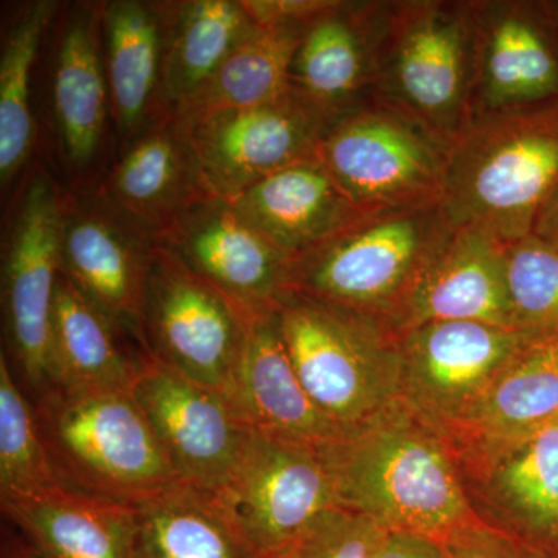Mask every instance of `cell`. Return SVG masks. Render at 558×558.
I'll return each instance as SVG.
<instances>
[{
  "label": "cell",
  "instance_id": "cell-17",
  "mask_svg": "<svg viewBox=\"0 0 558 558\" xmlns=\"http://www.w3.org/2000/svg\"><path fill=\"white\" fill-rule=\"evenodd\" d=\"M154 242L128 226L98 197L65 201L62 274L145 349L143 300Z\"/></svg>",
  "mask_w": 558,
  "mask_h": 558
},
{
  "label": "cell",
  "instance_id": "cell-15",
  "mask_svg": "<svg viewBox=\"0 0 558 558\" xmlns=\"http://www.w3.org/2000/svg\"><path fill=\"white\" fill-rule=\"evenodd\" d=\"M473 117L556 105L558 32L543 0H473Z\"/></svg>",
  "mask_w": 558,
  "mask_h": 558
},
{
  "label": "cell",
  "instance_id": "cell-28",
  "mask_svg": "<svg viewBox=\"0 0 558 558\" xmlns=\"http://www.w3.org/2000/svg\"><path fill=\"white\" fill-rule=\"evenodd\" d=\"M134 510L137 558H264L211 492L175 484Z\"/></svg>",
  "mask_w": 558,
  "mask_h": 558
},
{
  "label": "cell",
  "instance_id": "cell-2",
  "mask_svg": "<svg viewBox=\"0 0 558 558\" xmlns=\"http://www.w3.org/2000/svg\"><path fill=\"white\" fill-rule=\"evenodd\" d=\"M558 180V102L476 117L450 146L439 205L454 229L531 236Z\"/></svg>",
  "mask_w": 558,
  "mask_h": 558
},
{
  "label": "cell",
  "instance_id": "cell-5",
  "mask_svg": "<svg viewBox=\"0 0 558 558\" xmlns=\"http://www.w3.org/2000/svg\"><path fill=\"white\" fill-rule=\"evenodd\" d=\"M473 0H395L376 105L450 146L472 126Z\"/></svg>",
  "mask_w": 558,
  "mask_h": 558
},
{
  "label": "cell",
  "instance_id": "cell-29",
  "mask_svg": "<svg viewBox=\"0 0 558 558\" xmlns=\"http://www.w3.org/2000/svg\"><path fill=\"white\" fill-rule=\"evenodd\" d=\"M311 22L259 24L172 117L189 124L220 110L256 108L284 98L293 57Z\"/></svg>",
  "mask_w": 558,
  "mask_h": 558
},
{
  "label": "cell",
  "instance_id": "cell-22",
  "mask_svg": "<svg viewBox=\"0 0 558 558\" xmlns=\"http://www.w3.org/2000/svg\"><path fill=\"white\" fill-rule=\"evenodd\" d=\"M230 204L290 260L318 248L368 215L349 199L317 157L282 168Z\"/></svg>",
  "mask_w": 558,
  "mask_h": 558
},
{
  "label": "cell",
  "instance_id": "cell-21",
  "mask_svg": "<svg viewBox=\"0 0 558 558\" xmlns=\"http://www.w3.org/2000/svg\"><path fill=\"white\" fill-rule=\"evenodd\" d=\"M101 31L110 112L121 138L130 146L172 117L163 100V2L102 3Z\"/></svg>",
  "mask_w": 558,
  "mask_h": 558
},
{
  "label": "cell",
  "instance_id": "cell-39",
  "mask_svg": "<svg viewBox=\"0 0 558 558\" xmlns=\"http://www.w3.org/2000/svg\"><path fill=\"white\" fill-rule=\"evenodd\" d=\"M2 558H40L38 554L31 548L27 542L21 537V539H14L9 545L3 546Z\"/></svg>",
  "mask_w": 558,
  "mask_h": 558
},
{
  "label": "cell",
  "instance_id": "cell-24",
  "mask_svg": "<svg viewBox=\"0 0 558 558\" xmlns=\"http://www.w3.org/2000/svg\"><path fill=\"white\" fill-rule=\"evenodd\" d=\"M102 3H83L62 25L53 75V110L61 148L73 168L97 157L110 109Z\"/></svg>",
  "mask_w": 558,
  "mask_h": 558
},
{
  "label": "cell",
  "instance_id": "cell-10",
  "mask_svg": "<svg viewBox=\"0 0 558 558\" xmlns=\"http://www.w3.org/2000/svg\"><path fill=\"white\" fill-rule=\"evenodd\" d=\"M65 201L49 172L33 171L17 197L3 255L10 347L36 398L51 388V314L62 270Z\"/></svg>",
  "mask_w": 558,
  "mask_h": 558
},
{
  "label": "cell",
  "instance_id": "cell-13",
  "mask_svg": "<svg viewBox=\"0 0 558 558\" xmlns=\"http://www.w3.org/2000/svg\"><path fill=\"white\" fill-rule=\"evenodd\" d=\"M180 126L209 193L227 202L282 168L314 159L329 130L290 92L269 105L220 110Z\"/></svg>",
  "mask_w": 558,
  "mask_h": 558
},
{
  "label": "cell",
  "instance_id": "cell-18",
  "mask_svg": "<svg viewBox=\"0 0 558 558\" xmlns=\"http://www.w3.org/2000/svg\"><path fill=\"white\" fill-rule=\"evenodd\" d=\"M209 196L185 131L168 117L128 146L97 197L142 236L156 242Z\"/></svg>",
  "mask_w": 558,
  "mask_h": 558
},
{
  "label": "cell",
  "instance_id": "cell-19",
  "mask_svg": "<svg viewBox=\"0 0 558 558\" xmlns=\"http://www.w3.org/2000/svg\"><path fill=\"white\" fill-rule=\"evenodd\" d=\"M429 322L519 329L509 299L505 242L484 231L454 229L417 279L391 329L400 333Z\"/></svg>",
  "mask_w": 558,
  "mask_h": 558
},
{
  "label": "cell",
  "instance_id": "cell-12",
  "mask_svg": "<svg viewBox=\"0 0 558 558\" xmlns=\"http://www.w3.org/2000/svg\"><path fill=\"white\" fill-rule=\"evenodd\" d=\"M130 395L180 484L216 492L227 483L250 427L222 392L143 352Z\"/></svg>",
  "mask_w": 558,
  "mask_h": 558
},
{
  "label": "cell",
  "instance_id": "cell-6",
  "mask_svg": "<svg viewBox=\"0 0 558 558\" xmlns=\"http://www.w3.org/2000/svg\"><path fill=\"white\" fill-rule=\"evenodd\" d=\"M278 318L301 384L340 427L402 398L399 333L380 319L296 292L281 301Z\"/></svg>",
  "mask_w": 558,
  "mask_h": 558
},
{
  "label": "cell",
  "instance_id": "cell-14",
  "mask_svg": "<svg viewBox=\"0 0 558 558\" xmlns=\"http://www.w3.org/2000/svg\"><path fill=\"white\" fill-rule=\"evenodd\" d=\"M392 2L332 3L307 25L290 68L289 92L328 126L376 105Z\"/></svg>",
  "mask_w": 558,
  "mask_h": 558
},
{
  "label": "cell",
  "instance_id": "cell-35",
  "mask_svg": "<svg viewBox=\"0 0 558 558\" xmlns=\"http://www.w3.org/2000/svg\"><path fill=\"white\" fill-rule=\"evenodd\" d=\"M439 543L442 558H549L535 546L495 531L480 520Z\"/></svg>",
  "mask_w": 558,
  "mask_h": 558
},
{
  "label": "cell",
  "instance_id": "cell-38",
  "mask_svg": "<svg viewBox=\"0 0 558 558\" xmlns=\"http://www.w3.org/2000/svg\"><path fill=\"white\" fill-rule=\"evenodd\" d=\"M532 236L558 248V180L553 191L539 209Z\"/></svg>",
  "mask_w": 558,
  "mask_h": 558
},
{
  "label": "cell",
  "instance_id": "cell-36",
  "mask_svg": "<svg viewBox=\"0 0 558 558\" xmlns=\"http://www.w3.org/2000/svg\"><path fill=\"white\" fill-rule=\"evenodd\" d=\"M332 3V0H244L253 20L258 24L275 22L314 21Z\"/></svg>",
  "mask_w": 558,
  "mask_h": 558
},
{
  "label": "cell",
  "instance_id": "cell-30",
  "mask_svg": "<svg viewBox=\"0 0 558 558\" xmlns=\"http://www.w3.org/2000/svg\"><path fill=\"white\" fill-rule=\"evenodd\" d=\"M490 483L506 509L558 558V418L486 461Z\"/></svg>",
  "mask_w": 558,
  "mask_h": 558
},
{
  "label": "cell",
  "instance_id": "cell-25",
  "mask_svg": "<svg viewBox=\"0 0 558 558\" xmlns=\"http://www.w3.org/2000/svg\"><path fill=\"white\" fill-rule=\"evenodd\" d=\"M558 418V343L535 341L502 371L450 432L484 461Z\"/></svg>",
  "mask_w": 558,
  "mask_h": 558
},
{
  "label": "cell",
  "instance_id": "cell-1",
  "mask_svg": "<svg viewBox=\"0 0 558 558\" xmlns=\"http://www.w3.org/2000/svg\"><path fill=\"white\" fill-rule=\"evenodd\" d=\"M438 429L400 398L322 447L340 508L438 542L476 523Z\"/></svg>",
  "mask_w": 558,
  "mask_h": 558
},
{
  "label": "cell",
  "instance_id": "cell-40",
  "mask_svg": "<svg viewBox=\"0 0 558 558\" xmlns=\"http://www.w3.org/2000/svg\"><path fill=\"white\" fill-rule=\"evenodd\" d=\"M546 11H548L550 20L556 25L558 32V0H543Z\"/></svg>",
  "mask_w": 558,
  "mask_h": 558
},
{
  "label": "cell",
  "instance_id": "cell-7",
  "mask_svg": "<svg viewBox=\"0 0 558 558\" xmlns=\"http://www.w3.org/2000/svg\"><path fill=\"white\" fill-rule=\"evenodd\" d=\"M449 146L396 110L371 105L325 132L315 157L360 209L439 204Z\"/></svg>",
  "mask_w": 558,
  "mask_h": 558
},
{
  "label": "cell",
  "instance_id": "cell-9",
  "mask_svg": "<svg viewBox=\"0 0 558 558\" xmlns=\"http://www.w3.org/2000/svg\"><path fill=\"white\" fill-rule=\"evenodd\" d=\"M211 494L264 558H281L318 517L340 508L318 447L252 427L229 480Z\"/></svg>",
  "mask_w": 558,
  "mask_h": 558
},
{
  "label": "cell",
  "instance_id": "cell-27",
  "mask_svg": "<svg viewBox=\"0 0 558 558\" xmlns=\"http://www.w3.org/2000/svg\"><path fill=\"white\" fill-rule=\"evenodd\" d=\"M163 100L168 113L174 116L234 50L255 35L259 24L244 0L163 2Z\"/></svg>",
  "mask_w": 558,
  "mask_h": 558
},
{
  "label": "cell",
  "instance_id": "cell-20",
  "mask_svg": "<svg viewBox=\"0 0 558 558\" xmlns=\"http://www.w3.org/2000/svg\"><path fill=\"white\" fill-rule=\"evenodd\" d=\"M226 398L248 427L318 449L336 442L344 433L301 384L282 339L278 311L250 317Z\"/></svg>",
  "mask_w": 558,
  "mask_h": 558
},
{
  "label": "cell",
  "instance_id": "cell-4",
  "mask_svg": "<svg viewBox=\"0 0 558 558\" xmlns=\"http://www.w3.org/2000/svg\"><path fill=\"white\" fill-rule=\"evenodd\" d=\"M35 410L64 486L137 506L180 484L130 392L51 388L36 398Z\"/></svg>",
  "mask_w": 558,
  "mask_h": 558
},
{
  "label": "cell",
  "instance_id": "cell-11",
  "mask_svg": "<svg viewBox=\"0 0 558 558\" xmlns=\"http://www.w3.org/2000/svg\"><path fill=\"white\" fill-rule=\"evenodd\" d=\"M535 341L524 330L481 322H429L403 330L402 399L435 427L449 429Z\"/></svg>",
  "mask_w": 558,
  "mask_h": 558
},
{
  "label": "cell",
  "instance_id": "cell-26",
  "mask_svg": "<svg viewBox=\"0 0 558 558\" xmlns=\"http://www.w3.org/2000/svg\"><path fill=\"white\" fill-rule=\"evenodd\" d=\"M120 332L123 330L61 270L51 314V388L69 392H130L143 354L128 355L121 347Z\"/></svg>",
  "mask_w": 558,
  "mask_h": 558
},
{
  "label": "cell",
  "instance_id": "cell-33",
  "mask_svg": "<svg viewBox=\"0 0 558 558\" xmlns=\"http://www.w3.org/2000/svg\"><path fill=\"white\" fill-rule=\"evenodd\" d=\"M506 271L517 328L558 343V248L532 234L509 242Z\"/></svg>",
  "mask_w": 558,
  "mask_h": 558
},
{
  "label": "cell",
  "instance_id": "cell-37",
  "mask_svg": "<svg viewBox=\"0 0 558 558\" xmlns=\"http://www.w3.org/2000/svg\"><path fill=\"white\" fill-rule=\"evenodd\" d=\"M373 558H442L438 539L402 531H385Z\"/></svg>",
  "mask_w": 558,
  "mask_h": 558
},
{
  "label": "cell",
  "instance_id": "cell-34",
  "mask_svg": "<svg viewBox=\"0 0 558 558\" xmlns=\"http://www.w3.org/2000/svg\"><path fill=\"white\" fill-rule=\"evenodd\" d=\"M387 529L343 508L318 517L281 558H373Z\"/></svg>",
  "mask_w": 558,
  "mask_h": 558
},
{
  "label": "cell",
  "instance_id": "cell-23",
  "mask_svg": "<svg viewBox=\"0 0 558 558\" xmlns=\"http://www.w3.org/2000/svg\"><path fill=\"white\" fill-rule=\"evenodd\" d=\"M2 510L40 558H137L134 506L57 483Z\"/></svg>",
  "mask_w": 558,
  "mask_h": 558
},
{
  "label": "cell",
  "instance_id": "cell-31",
  "mask_svg": "<svg viewBox=\"0 0 558 558\" xmlns=\"http://www.w3.org/2000/svg\"><path fill=\"white\" fill-rule=\"evenodd\" d=\"M58 11L53 0L27 3L11 24L0 54V180L10 185L35 146L32 72L40 40Z\"/></svg>",
  "mask_w": 558,
  "mask_h": 558
},
{
  "label": "cell",
  "instance_id": "cell-3",
  "mask_svg": "<svg viewBox=\"0 0 558 558\" xmlns=\"http://www.w3.org/2000/svg\"><path fill=\"white\" fill-rule=\"evenodd\" d=\"M453 231L439 204L368 213L292 260L289 292L357 311L391 328Z\"/></svg>",
  "mask_w": 558,
  "mask_h": 558
},
{
  "label": "cell",
  "instance_id": "cell-32",
  "mask_svg": "<svg viewBox=\"0 0 558 558\" xmlns=\"http://www.w3.org/2000/svg\"><path fill=\"white\" fill-rule=\"evenodd\" d=\"M60 483L28 400L5 354L0 357V501L25 497Z\"/></svg>",
  "mask_w": 558,
  "mask_h": 558
},
{
  "label": "cell",
  "instance_id": "cell-16",
  "mask_svg": "<svg viewBox=\"0 0 558 558\" xmlns=\"http://www.w3.org/2000/svg\"><path fill=\"white\" fill-rule=\"evenodd\" d=\"M156 242L245 314L278 311L289 293L292 260L220 197L191 207Z\"/></svg>",
  "mask_w": 558,
  "mask_h": 558
},
{
  "label": "cell",
  "instance_id": "cell-8",
  "mask_svg": "<svg viewBox=\"0 0 558 558\" xmlns=\"http://www.w3.org/2000/svg\"><path fill=\"white\" fill-rule=\"evenodd\" d=\"M250 317L171 250L154 242L143 300V340L153 357L226 396Z\"/></svg>",
  "mask_w": 558,
  "mask_h": 558
}]
</instances>
